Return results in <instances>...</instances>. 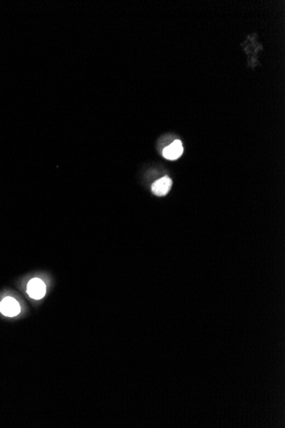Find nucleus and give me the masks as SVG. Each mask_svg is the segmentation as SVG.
<instances>
[{
  "label": "nucleus",
  "mask_w": 285,
  "mask_h": 428,
  "mask_svg": "<svg viewBox=\"0 0 285 428\" xmlns=\"http://www.w3.org/2000/svg\"><path fill=\"white\" fill-rule=\"evenodd\" d=\"M0 312L8 317L17 316L21 312L20 304L14 297L6 296L0 303Z\"/></svg>",
  "instance_id": "nucleus-2"
},
{
  "label": "nucleus",
  "mask_w": 285,
  "mask_h": 428,
  "mask_svg": "<svg viewBox=\"0 0 285 428\" xmlns=\"http://www.w3.org/2000/svg\"><path fill=\"white\" fill-rule=\"evenodd\" d=\"M26 293L31 298L35 300L41 299L46 295V284L39 278H33L27 283Z\"/></svg>",
  "instance_id": "nucleus-1"
},
{
  "label": "nucleus",
  "mask_w": 285,
  "mask_h": 428,
  "mask_svg": "<svg viewBox=\"0 0 285 428\" xmlns=\"http://www.w3.org/2000/svg\"><path fill=\"white\" fill-rule=\"evenodd\" d=\"M172 184H173L172 180L169 177L165 176L155 181L154 184L152 185L151 190L155 195L162 197L169 192L172 187Z\"/></svg>",
  "instance_id": "nucleus-4"
},
{
  "label": "nucleus",
  "mask_w": 285,
  "mask_h": 428,
  "mask_svg": "<svg viewBox=\"0 0 285 428\" xmlns=\"http://www.w3.org/2000/svg\"><path fill=\"white\" fill-rule=\"evenodd\" d=\"M183 147L181 140H174L171 145L167 146L162 152V155L167 160H177L183 154Z\"/></svg>",
  "instance_id": "nucleus-3"
}]
</instances>
